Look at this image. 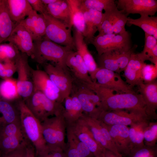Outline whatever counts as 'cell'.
Returning a JSON list of instances; mask_svg holds the SVG:
<instances>
[{
	"label": "cell",
	"mask_w": 157,
	"mask_h": 157,
	"mask_svg": "<svg viewBox=\"0 0 157 157\" xmlns=\"http://www.w3.org/2000/svg\"><path fill=\"white\" fill-rule=\"evenodd\" d=\"M87 85L99 98L102 111L124 110L140 113L147 116L145 103L140 94L135 92L115 94L113 90L96 83Z\"/></svg>",
	"instance_id": "6da1fadb"
},
{
	"label": "cell",
	"mask_w": 157,
	"mask_h": 157,
	"mask_svg": "<svg viewBox=\"0 0 157 157\" xmlns=\"http://www.w3.org/2000/svg\"><path fill=\"white\" fill-rule=\"evenodd\" d=\"M15 101L23 133L34 147L35 153L39 152L46 146L42 135L41 122L29 109L23 99L19 98Z\"/></svg>",
	"instance_id": "7a4b0ae2"
},
{
	"label": "cell",
	"mask_w": 157,
	"mask_h": 157,
	"mask_svg": "<svg viewBox=\"0 0 157 157\" xmlns=\"http://www.w3.org/2000/svg\"><path fill=\"white\" fill-rule=\"evenodd\" d=\"M34 58L40 64L47 62L53 65L67 68L66 58L69 53L73 50L70 48L59 45L50 40L45 36L40 40L34 42Z\"/></svg>",
	"instance_id": "3957f363"
},
{
	"label": "cell",
	"mask_w": 157,
	"mask_h": 157,
	"mask_svg": "<svg viewBox=\"0 0 157 157\" xmlns=\"http://www.w3.org/2000/svg\"><path fill=\"white\" fill-rule=\"evenodd\" d=\"M63 113L49 117L41 123L42 135L46 145L59 148L65 151L66 124Z\"/></svg>",
	"instance_id": "277c9868"
},
{
	"label": "cell",
	"mask_w": 157,
	"mask_h": 157,
	"mask_svg": "<svg viewBox=\"0 0 157 157\" xmlns=\"http://www.w3.org/2000/svg\"><path fill=\"white\" fill-rule=\"evenodd\" d=\"M24 101L29 109L41 122L51 116L63 113L64 110L62 104L50 100L38 91H34Z\"/></svg>",
	"instance_id": "5b68a950"
},
{
	"label": "cell",
	"mask_w": 157,
	"mask_h": 157,
	"mask_svg": "<svg viewBox=\"0 0 157 157\" xmlns=\"http://www.w3.org/2000/svg\"><path fill=\"white\" fill-rule=\"evenodd\" d=\"M91 44L95 48L98 56L110 51H125L133 46L131 34L128 31L122 34H98L94 37Z\"/></svg>",
	"instance_id": "8992f818"
},
{
	"label": "cell",
	"mask_w": 157,
	"mask_h": 157,
	"mask_svg": "<svg viewBox=\"0 0 157 157\" xmlns=\"http://www.w3.org/2000/svg\"><path fill=\"white\" fill-rule=\"evenodd\" d=\"M43 15L46 24L45 37L55 43L76 50L71 33L72 27L47 13Z\"/></svg>",
	"instance_id": "52a82bcc"
},
{
	"label": "cell",
	"mask_w": 157,
	"mask_h": 157,
	"mask_svg": "<svg viewBox=\"0 0 157 157\" xmlns=\"http://www.w3.org/2000/svg\"><path fill=\"white\" fill-rule=\"evenodd\" d=\"M28 57L25 54L20 52L15 61L18 75L16 80L18 92L20 98L24 101L34 92L31 67L28 63Z\"/></svg>",
	"instance_id": "ba28073f"
},
{
	"label": "cell",
	"mask_w": 157,
	"mask_h": 157,
	"mask_svg": "<svg viewBox=\"0 0 157 157\" xmlns=\"http://www.w3.org/2000/svg\"><path fill=\"white\" fill-rule=\"evenodd\" d=\"M97 119L107 125L127 126L145 120H150L143 113L124 110L102 111Z\"/></svg>",
	"instance_id": "9c48e42d"
},
{
	"label": "cell",
	"mask_w": 157,
	"mask_h": 157,
	"mask_svg": "<svg viewBox=\"0 0 157 157\" xmlns=\"http://www.w3.org/2000/svg\"><path fill=\"white\" fill-rule=\"evenodd\" d=\"M44 71L51 80L59 90L62 100L70 95L73 84V78L67 68L52 64H45Z\"/></svg>",
	"instance_id": "30bf717a"
},
{
	"label": "cell",
	"mask_w": 157,
	"mask_h": 157,
	"mask_svg": "<svg viewBox=\"0 0 157 157\" xmlns=\"http://www.w3.org/2000/svg\"><path fill=\"white\" fill-rule=\"evenodd\" d=\"M31 75L34 91H39L50 100L59 103L63 102L60 92L44 71L31 67Z\"/></svg>",
	"instance_id": "8fae6325"
},
{
	"label": "cell",
	"mask_w": 157,
	"mask_h": 157,
	"mask_svg": "<svg viewBox=\"0 0 157 157\" xmlns=\"http://www.w3.org/2000/svg\"><path fill=\"white\" fill-rule=\"evenodd\" d=\"M78 138L97 157H104L105 149L95 140L84 119L81 117L73 123L66 125Z\"/></svg>",
	"instance_id": "7c38bea8"
},
{
	"label": "cell",
	"mask_w": 157,
	"mask_h": 157,
	"mask_svg": "<svg viewBox=\"0 0 157 157\" xmlns=\"http://www.w3.org/2000/svg\"><path fill=\"white\" fill-rule=\"evenodd\" d=\"M95 78L97 84L116 93L135 92L133 88L122 79L119 74L110 70L98 67Z\"/></svg>",
	"instance_id": "4fadbf2b"
},
{
	"label": "cell",
	"mask_w": 157,
	"mask_h": 157,
	"mask_svg": "<svg viewBox=\"0 0 157 157\" xmlns=\"http://www.w3.org/2000/svg\"><path fill=\"white\" fill-rule=\"evenodd\" d=\"M13 44L22 53L34 58V41L30 33L20 23L17 24L9 37L5 40Z\"/></svg>",
	"instance_id": "5bb4252c"
},
{
	"label": "cell",
	"mask_w": 157,
	"mask_h": 157,
	"mask_svg": "<svg viewBox=\"0 0 157 157\" xmlns=\"http://www.w3.org/2000/svg\"><path fill=\"white\" fill-rule=\"evenodd\" d=\"M116 4L118 9L128 15L138 14L153 16L157 11L156 0H118Z\"/></svg>",
	"instance_id": "9a60e30c"
},
{
	"label": "cell",
	"mask_w": 157,
	"mask_h": 157,
	"mask_svg": "<svg viewBox=\"0 0 157 157\" xmlns=\"http://www.w3.org/2000/svg\"><path fill=\"white\" fill-rule=\"evenodd\" d=\"M72 29L76 50L83 60L92 81L96 83L95 76L98 68L97 65L88 49L83 34L74 27Z\"/></svg>",
	"instance_id": "2e32d148"
},
{
	"label": "cell",
	"mask_w": 157,
	"mask_h": 157,
	"mask_svg": "<svg viewBox=\"0 0 157 157\" xmlns=\"http://www.w3.org/2000/svg\"><path fill=\"white\" fill-rule=\"evenodd\" d=\"M73 78L70 94H74L77 97L84 114L97 119L102 111L91 102L87 92V86L74 77Z\"/></svg>",
	"instance_id": "e0dca14e"
},
{
	"label": "cell",
	"mask_w": 157,
	"mask_h": 157,
	"mask_svg": "<svg viewBox=\"0 0 157 157\" xmlns=\"http://www.w3.org/2000/svg\"><path fill=\"white\" fill-rule=\"evenodd\" d=\"M106 125L119 152L122 156H128L131 149L129 136V127L123 125Z\"/></svg>",
	"instance_id": "ac0fdd59"
},
{
	"label": "cell",
	"mask_w": 157,
	"mask_h": 157,
	"mask_svg": "<svg viewBox=\"0 0 157 157\" xmlns=\"http://www.w3.org/2000/svg\"><path fill=\"white\" fill-rule=\"evenodd\" d=\"M65 65L74 78L87 84L93 83L83 60L76 51L69 53Z\"/></svg>",
	"instance_id": "d6986e66"
},
{
	"label": "cell",
	"mask_w": 157,
	"mask_h": 157,
	"mask_svg": "<svg viewBox=\"0 0 157 157\" xmlns=\"http://www.w3.org/2000/svg\"><path fill=\"white\" fill-rule=\"evenodd\" d=\"M139 53H133L124 72L123 76L126 82L131 87L137 86L143 82L142 72L146 64Z\"/></svg>",
	"instance_id": "ffe728a7"
},
{
	"label": "cell",
	"mask_w": 157,
	"mask_h": 157,
	"mask_svg": "<svg viewBox=\"0 0 157 157\" xmlns=\"http://www.w3.org/2000/svg\"><path fill=\"white\" fill-rule=\"evenodd\" d=\"M137 86L145 103L147 115L150 120L157 118V81L142 83Z\"/></svg>",
	"instance_id": "44dd1931"
},
{
	"label": "cell",
	"mask_w": 157,
	"mask_h": 157,
	"mask_svg": "<svg viewBox=\"0 0 157 157\" xmlns=\"http://www.w3.org/2000/svg\"><path fill=\"white\" fill-rule=\"evenodd\" d=\"M91 131L96 141L103 148L120 157H123L116 147L110 144L105 136L101 122L97 119L91 117L83 113L82 117Z\"/></svg>",
	"instance_id": "7402d4cb"
},
{
	"label": "cell",
	"mask_w": 157,
	"mask_h": 157,
	"mask_svg": "<svg viewBox=\"0 0 157 157\" xmlns=\"http://www.w3.org/2000/svg\"><path fill=\"white\" fill-rule=\"evenodd\" d=\"M81 8L83 13L85 23L84 40L86 44L91 43L103 19L104 13L91 9Z\"/></svg>",
	"instance_id": "603a6c76"
},
{
	"label": "cell",
	"mask_w": 157,
	"mask_h": 157,
	"mask_svg": "<svg viewBox=\"0 0 157 157\" xmlns=\"http://www.w3.org/2000/svg\"><path fill=\"white\" fill-rule=\"evenodd\" d=\"M7 9L12 21L17 24L33 10L27 0H6Z\"/></svg>",
	"instance_id": "cb8c5ba5"
},
{
	"label": "cell",
	"mask_w": 157,
	"mask_h": 157,
	"mask_svg": "<svg viewBox=\"0 0 157 157\" xmlns=\"http://www.w3.org/2000/svg\"><path fill=\"white\" fill-rule=\"evenodd\" d=\"M63 115L66 125L71 124L81 118L83 113L81 104L77 97L74 94L65 98Z\"/></svg>",
	"instance_id": "d4e9b609"
},
{
	"label": "cell",
	"mask_w": 157,
	"mask_h": 157,
	"mask_svg": "<svg viewBox=\"0 0 157 157\" xmlns=\"http://www.w3.org/2000/svg\"><path fill=\"white\" fill-rule=\"evenodd\" d=\"M12 101L0 100V129L8 124L20 121L19 110Z\"/></svg>",
	"instance_id": "484cf974"
},
{
	"label": "cell",
	"mask_w": 157,
	"mask_h": 157,
	"mask_svg": "<svg viewBox=\"0 0 157 157\" xmlns=\"http://www.w3.org/2000/svg\"><path fill=\"white\" fill-rule=\"evenodd\" d=\"M66 0L69 8L71 25L84 36L85 25L83 13L81 7V0Z\"/></svg>",
	"instance_id": "4316f807"
},
{
	"label": "cell",
	"mask_w": 157,
	"mask_h": 157,
	"mask_svg": "<svg viewBox=\"0 0 157 157\" xmlns=\"http://www.w3.org/2000/svg\"><path fill=\"white\" fill-rule=\"evenodd\" d=\"M17 24L9 16L6 0H0V44L9 37Z\"/></svg>",
	"instance_id": "83f0119b"
},
{
	"label": "cell",
	"mask_w": 157,
	"mask_h": 157,
	"mask_svg": "<svg viewBox=\"0 0 157 157\" xmlns=\"http://www.w3.org/2000/svg\"><path fill=\"white\" fill-rule=\"evenodd\" d=\"M47 13L71 26L69 7L66 0H59L46 6Z\"/></svg>",
	"instance_id": "f1b7e54d"
},
{
	"label": "cell",
	"mask_w": 157,
	"mask_h": 157,
	"mask_svg": "<svg viewBox=\"0 0 157 157\" xmlns=\"http://www.w3.org/2000/svg\"><path fill=\"white\" fill-rule=\"evenodd\" d=\"M126 24L129 26L134 25L140 28L145 33L157 40V17L144 15L136 19L128 17Z\"/></svg>",
	"instance_id": "f546056e"
},
{
	"label": "cell",
	"mask_w": 157,
	"mask_h": 157,
	"mask_svg": "<svg viewBox=\"0 0 157 157\" xmlns=\"http://www.w3.org/2000/svg\"><path fill=\"white\" fill-rule=\"evenodd\" d=\"M29 143L24 134L0 138V155L6 154Z\"/></svg>",
	"instance_id": "4dcf8cb0"
},
{
	"label": "cell",
	"mask_w": 157,
	"mask_h": 157,
	"mask_svg": "<svg viewBox=\"0 0 157 157\" xmlns=\"http://www.w3.org/2000/svg\"><path fill=\"white\" fill-rule=\"evenodd\" d=\"M150 120H147L130 126L129 128V136L131 150L144 145V130Z\"/></svg>",
	"instance_id": "1f68e13d"
},
{
	"label": "cell",
	"mask_w": 157,
	"mask_h": 157,
	"mask_svg": "<svg viewBox=\"0 0 157 157\" xmlns=\"http://www.w3.org/2000/svg\"><path fill=\"white\" fill-rule=\"evenodd\" d=\"M117 51H110L98 56V66L106 69L120 74L121 72L118 66Z\"/></svg>",
	"instance_id": "d6a6232c"
},
{
	"label": "cell",
	"mask_w": 157,
	"mask_h": 157,
	"mask_svg": "<svg viewBox=\"0 0 157 157\" xmlns=\"http://www.w3.org/2000/svg\"><path fill=\"white\" fill-rule=\"evenodd\" d=\"M0 96L3 99L10 101L20 98L18 92L16 80L12 78L3 79L0 83Z\"/></svg>",
	"instance_id": "836d02e7"
},
{
	"label": "cell",
	"mask_w": 157,
	"mask_h": 157,
	"mask_svg": "<svg viewBox=\"0 0 157 157\" xmlns=\"http://www.w3.org/2000/svg\"><path fill=\"white\" fill-rule=\"evenodd\" d=\"M118 10L115 4L104 11L103 19L98 28L99 34H109L113 33V26Z\"/></svg>",
	"instance_id": "e575fe53"
},
{
	"label": "cell",
	"mask_w": 157,
	"mask_h": 157,
	"mask_svg": "<svg viewBox=\"0 0 157 157\" xmlns=\"http://www.w3.org/2000/svg\"><path fill=\"white\" fill-rule=\"evenodd\" d=\"M66 145L75 148L83 157H94V156L90 151L87 147L81 142L71 129L66 126Z\"/></svg>",
	"instance_id": "d590c367"
},
{
	"label": "cell",
	"mask_w": 157,
	"mask_h": 157,
	"mask_svg": "<svg viewBox=\"0 0 157 157\" xmlns=\"http://www.w3.org/2000/svg\"><path fill=\"white\" fill-rule=\"evenodd\" d=\"M116 3L114 0H81V8L91 9L102 12Z\"/></svg>",
	"instance_id": "8d00e7d4"
},
{
	"label": "cell",
	"mask_w": 157,
	"mask_h": 157,
	"mask_svg": "<svg viewBox=\"0 0 157 157\" xmlns=\"http://www.w3.org/2000/svg\"><path fill=\"white\" fill-rule=\"evenodd\" d=\"M20 52L12 44H0V62L10 60L15 61Z\"/></svg>",
	"instance_id": "74e56055"
},
{
	"label": "cell",
	"mask_w": 157,
	"mask_h": 157,
	"mask_svg": "<svg viewBox=\"0 0 157 157\" xmlns=\"http://www.w3.org/2000/svg\"><path fill=\"white\" fill-rule=\"evenodd\" d=\"M144 140L145 145L154 146L157 140V122H149L144 132Z\"/></svg>",
	"instance_id": "f35d334b"
},
{
	"label": "cell",
	"mask_w": 157,
	"mask_h": 157,
	"mask_svg": "<svg viewBox=\"0 0 157 157\" xmlns=\"http://www.w3.org/2000/svg\"><path fill=\"white\" fill-rule=\"evenodd\" d=\"M129 157H157V144L135 148L131 151Z\"/></svg>",
	"instance_id": "ab89813d"
},
{
	"label": "cell",
	"mask_w": 157,
	"mask_h": 157,
	"mask_svg": "<svg viewBox=\"0 0 157 157\" xmlns=\"http://www.w3.org/2000/svg\"><path fill=\"white\" fill-rule=\"evenodd\" d=\"M144 43L143 50L139 53L141 57L145 61L149 60L152 54L153 47L157 44V40L153 36L145 33Z\"/></svg>",
	"instance_id": "60d3db41"
},
{
	"label": "cell",
	"mask_w": 157,
	"mask_h": 157,
	"mask_svg": "<svg viewBox=\"0 0 157 157\" xmlns=\"http://www.w3.org/2000/svg\"><path fill=\"white\" fill-rule=\"evenodd\" d=\"M46 29V24L44 15L38 13L36 23L31 33L34 42L39 40L45 36Z\"/></svg>",
	"instance_id": "b9f144b4"
},
{
	"label": "cell",
	"mask_w": 157,
	"mask_h": 157,
	"mask_svg": "<svg viewBox=\"0 0 157 157\" xmlns=\"http://www.w3.org/2000/svg\"><path fill=\"white\" fill-rule=\"evenodd\" d=\"M128 16L118 10L113 25V33L122 34L126 32L125 25L128 19Z\"/></svg>",
	"instance_id": "7bdbcfd3"
},
{
	"label": "cell",
	"mask_w": 157,
	"mask_h": 157,
	"mask_svg": "<svg viewBox=\"0 0 157 157\" xmlns=\"http://www.w3.org/2000/svg\"><path fill=\"white\" fill-rule=\"evenodd\" d=\"M20 134H24L20 121L8 124L0 129V138Z\"/></svg>",
	"instance_id": "ee69618b"
},
{
	"label": "cell",
	"mask_w": 157,
	"mask_h": 157,
	"mask_svg": "<svg viewBox=\"0 0 157 157\" xmlns=\"http://www.w3.org/2000/svg\"><path fill=\"white\" fill-rule=\"evenodd\" d=\"M16 67L15 61L8 60L0 62V77L4 79L11 78L15 72Z\"/></svg>",
	"instance_id": "f6af8a7d"
},
{
	"label": "cell",
	"mask_w": 157,
	"mask_h": 157,
	"mask_svg": "<svg viewBox=\"0 0 157 157\" xmlns=\"http://www.w3.org/2000/svg\"><path fill=\"white\" fill-rule=\"evenodd\" d=\"M35 157H67L65 151L58 147H52L46 145L44 149L35 153Z\"/></svg>",
	"instance_id": "bcb514c9"
},
{
	"label": "cell",
	"mask_w": 157,
	"mask_h": 157,
	"mask_svg": "<svg viewBox=\"0 0 157 157\" xmlns=\"http://www.w3.org/2000/svg\"><path fill=\"white\" fill-rule=\"evenodd\" d=\"M143 82L147 83L155 80L157 77V66L153 64H146L142 72Z\"/></svg>",
	"instance_id": "7dc6e473"
},
{
	"label": "cell",
	"mask_w": 157,
	"mask_h": 157,
	"mask_svg": "<svg viewBox=\"0 0 157 157\" xmlns=\"http://www.w3.org/2000/svg\"><path fill=\"white\" fill-rule=\"evenodd\" d=\"M38 15V13L33 10L27 17L20 22L31 35L36 23Z\"/></svg>",
	"instance_id": "c3c4849f"
},
{
	"label": "cell",
	"mask_w": 157,
	"mask_h": 157,
	"mask_svg": "<svg viewBox=\"0 0 157 157\" xmlns=\"http://www.w3.org/2000/svg\"><path fill=\"white\" fill-rule=\"evenodd\" d=\"M33 9L39 13V14H43L47 13L46 6L41 0H27Z\"/></svg>",
	"instance_id": "681fc988"
},
{
	"label": "cell",
	"mask_w": 157,
	"mask_h": 157,
	"mask_svg": "<svg viewBox=\"0 0 157 157\" xmlns=\"http://www.w3.org/2000/svg\"><path fill=\"white\" fill-rule=\"evenodd\" d=\"M28 144L6 154L0 155V157H26V147Z\"/></svg>",
	"instance_id": "f907efd6"
},
{
	"label": "cell",
	"mask_w": 157,
	"mask_h": 157,
	"mask_svg": "<svg viewBox=\"0 0 157 157\" xmlns=\"http://www.w3.org/2000/svg\"><path fill=\"white\" fill-rule=\"evenodd\" d=\"M26 157H35V149L30 143H29L26 147Z\"/></svg>",
	"instance_id": "816d5d0a"
},
{
	"label": "cell",
	"mask_w": 157,
	"mask_h": 157,
	"mask_svg": "<svg viewBox=\"0 0 157 157\" xmlns=\"http://www.w3.org/2000/svg\"><path fill=\"white\" fill-rule=\"evenodd\" d=\"M104 157H120L116 155L113 152L105 149Z\"/></svg>",
	"instance_id": "f5cc1de1"
},
{
	"label": "cell",
	"mask_w": 157,
	"mask_h": 157,
	"mask_svg": "<svg viewBox=\"0 0 157 157\" xmlns=\"http://www.w3.org/2000/svg\"><path fill=\"white\" fill-rule=\"evenodd\" d=\"M43 3L46 6L47 5L53 3L58 1L59 0H41Z\"/></svg>",
	"instance_id": "db71d44e"
},
{
	"label": "cell",
	"mask_w": 157,
	"mask_h": 157,
	"mask_svg": "<svg viewBox=\"0 0 157 157\" xmlns=\"http://www.w3.org/2000/svg\"><path fill=\"white\" fill-rule=\"evenodd\" d=\"M1 97V96H0V100L1 99V97Z\"/></svg>",
	"instance_id": "11a10c76"
},
{
	"label": "cell",
	"mask_w": 157,
	"mask_h": 157,
	"mask_svg": "<svg viewBox=\"0 0 157 157\" xmlns=\"http://www.w3.org/2000/svg\"><path fill=\"white\" fill-rule=\"evenodd\" d=\"M94 157H97L94 156Z\"/></svg>",
	"instance_id": "9f6ffc18"
}]
</instances>
